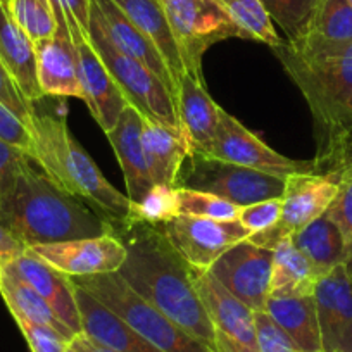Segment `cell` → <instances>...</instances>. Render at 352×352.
<instances>
[{
	"label": "cell",
	"instance_id": "1",
	"mask_svg": "<svg viewBox=\"0 0 352 352\" xmlns=\"http://www.w3.org/2000/svg\"><path fill=\"white\" fill-rule=\"evenodd\" d=\"M128 250L120 275L142 299L187 333L218 352L208 309L195 287V273L182 259L161 226L130 225L116 230Z\"/></svg>",
	"mask_w": 352,
	"mask_h": 352
},
{
	"label": "cell",
	"instance_id": "2",
	"mask_svg": "<svg viewBox=\"0 0 352 352\" xmlns=\"http://www.w3.org/2000/svg\"><path fill=\"white\" fill-rule=\"evenodd\" d=\"M0 225L26 249L114 233L106 218L67 194L32 161L26 162L14 188L0 202Z\"/></svg>",
	"mask_w": 352,
	"mask_h": 352
},
{
	"label": "cell",
	"instance_id": "3",
	"mask_svg": "<svg viewBox=\"0 0 352 352\" xmlns=\"http://www.w3.org/2000/svg\"><path fill=\"white\" fill-rule=\"evenodd\" d=\"M30 130L33 133L30 161L38 164L67 194L96 206L114 232L124 228L130 218V199L106 180L99 166L71 135L66 121L52 114H35Z\"/></svg>",
	"mask_w": 352,
	"mask_h": 352
},
{
	"label": "cell",
	"instance_id": "4",
	"mask_svg": "<svg viewBox=\"0 0 352 352\" xmlns=\"http://www.w3.org/2000/svg\"><path fill=\"white\" fill-rule=\"evenodd\" d=\"M275 50L309 106L316 130V159L349 137L342 128L352 97V42L314 54H297L283 43Z\"/></svg>",
	"mask_w": 352,
	"mask_h": 352
},
{
	"label": "cell",
	"instance_id": "5",
	"mask_svg": "<svg viewBox=\"0 0 352 352\" xmlns=\"http://www.w3.org/2000/svg\"><path fill=\"white\" fill-rule=\"evenodd\" d=\"M74 285L92 294L97 300L109 307L121 320L147 338L162 352H214L195 337L180 328L152 304L142 299L120 273L94 276H74Z\"/></svg>",
	"mask_w": 352,
	"mask_h": 352
},
{
	"label": "cell",
	"instance_id": "6",
	"mask_svg": "<svg viewBox=\"0 0 352 352\" xmlns=\"http://www.w3.org/2000/svg\"><path fill=\"white\" fill-rule=\"evenodd\" d=\"M88 38L131 107H135L147 120L157 121L166 126H180L178 109L171 90L148 67L124 56L114 47L100 23L92 0H90Z\"/></svg>",
	"mask_w": 352,
	"mask_h": 352
},
{
	"label": "cell",
	"instance_id": "7",
	"mask_svg": "<svg viewBox=\"0 0 352 352\" xmlns=\"http://www.w3.org/2000/svg\"><path fill=\"white\" fill-rule=\"evenodd\" d=\"M159 4L168 18L185 74L204 83V54L223 40L242 38L239 26L218 0H159Z\"/></svg>",
	"mask_w": 352,
	"mask_h": 352
},
{
	"label": "cell",
	"instance_id": "8",
	"mask_svg": "<svg viewBox=\"0 0 352 352\" xmlns=\"http://www.w3.org/2000/svg\"><path fill=\"white\" fill-rule=\"evenodd\" d=\"M176 187L209 192L242 208L266 199L282 197L285 178L208 155L190 154L182 166Z\"/></svg>",
	"mask_w": 352,
	"mask_h": 352
},
{
	"label": "cell",
	"instance_id": "9",
	"mask_svg": "<svg viewBox=\"0 0 352 352\" xmlns=\"http://www.w3.org/2000/svg\"><path fill=\"white\" fill-rule=\"evenodd\" d=\"M337 184L327 173L311 171L287 176L280 223L268 232L250 235L249 240L256 245L273 249L278 239L300 232L323 216L337 197Z\"/></svg>",
	"mask_w": 352,
	"mask_h": 352
},
{
	"label": "cell",
	"instance_id": "10",
	"mask_svg": "<svg viewBox=\"0 0 352 352\" xmlns=\"http://www.w3.org/2000/svg\"><path fill=\"white\" fill-rule=\"evenodd\" d=\"M208 157L268 173V175L282 176V178L296 175V173L316 171L314 159L313 161H296V159L278 154L270 145L264 144L257 135L247 130L235 116L226 113L223 107L219 111L218 130H216Z\"/></svg>",
	"mask_w": 352,
	"mask_h": 352
},
{
	"label": "cell",
	"instance_id": "11",
	"mask_svg": "<svg viewBox=\"0 0 352 352\" xmlns=\"http://www.w3.org/2000/svg\"><path fill=\"white\" fill-rule=\"evenodd\" d=\"M182 259L195 273H208L212 264L235 243L249 239V232L235 221L178 214L161 226Z\"/></svg>",
	"mask_w": 352,
	"mask_h": 352
},
{
	"label": "cell",
	"instance_id": "12",
	"mask_svg": "<svg viewBox=\"0 0 352 352\" xmlns=\"http://www.w3.org/2000/svg\"><path fill=\"white\" fill-rule=\"evenodd\" d=\"M272 266L273 250L245 239L226 250L208 273L256 313L264 311L270 297Z\"/></svg>",
	"mask_w": 352,
	"mask_h": 352
},
{
	"label": "cell",
	"instance_id": "13",
	"mask_svg": "<svg viewBox=\"0 0 352 352\" xmlns=\"http://www.w3.org/2000/svg\"><path fill=\"white\" fill-rule=\"evenodd\" d=\"M66 16V23L69 26L71 36H73L74 50H76L78 81H80L81 92H83V100L87 102L94 120L107 133L116 126L121 113L130 104L126 102L120 87L107 71L104 60L94 49L92 42L88 38V33L78 25L73 16Z\"/></svg>",
	"mask_w": 352,
	"mask_h": 352
},
{
	"label": "cell",
	"instance_id": "14",
	"mask_svg": "<svg viewBox=\"0 0 352 352\" xmlns=\"http://www.w3.org/2000/svg\"><path fill=\"white\" fill-rule=\"evenodd\" d=\"M28 250L69 278L116 273L128 256L126 247L116 233L43 243L28 247Z\"/></svg>",
	"mask_w": 352,
	"mask_h": 352
},
{
	"label": "cell",
	"instance_id": "15",
	"mask_svg": "<svg viewBox=\"0 0 352 352\" xmlns=\"http://www.w3.org/2000/svg\"><path fill=\"white\" fill-rule=\"evenodd\" d=\"M195 287L214 327L218 352H259L254 311L209 273H195Z\"/></svg>",
	"mask_w": 352,
	"mask_h": 352
},
{
	"label": "cell",
	"instance_id": "16",
	"mask_svg": "<svg viewBox=\"0 0 352 352\" xmlns=\"http://www.w3.org/2000/svg\"><path fill=\"white\" fill-rule=\"evenodd\" d=\"M321 352H352V272L345 263L321 276L314 289Z\"/></svg>",
	"mask_w": 352,
	"mask_h": 352
},
{
	"label": "cell",
	"instance_id": "17",
	"mask_svg": "<svg viewBox=\"0 0 352 352\" xmlns=\"http://www.w3.org/2000/svg\"><path fill=\"white\" fill-rule=\"evenodd\" d=\"M57 32L35 43L36 76L43 96L76 97L83 100L76 71V50L64 11L56 12Z\"/></svg>",
	"mask_w": 352,
	"mask_h": 352
},
{
	"label": "cell",
	"instance_id": "18",
	"mask_svg": "<svg viewBox=\"0 0 352 352\" xmlns=\"http://www.w3.org/2000/svg\"><path fill=\"white\" fill-rule=\"evenodd\" d=\"M4 266H9L23 282L28 283L74 335L81 333L80 311L69 276L57 272L28 249Z\"/></svg>",
	"mask_w": 352,
	"mask_h": 352
},
{
	"label": "cell",
	"instance_id": "19",
	"mask_svg": "<svg viewBox=\"0 0 352 352\" xmlns=\"http://www.w3.org/2000/svg\"><path fill=\"white\" fill-rule=\"evenodd\" d=\"M74 296L80 311L81 333L118 352H162L92 294L74 285Z\"/></svg>",
	"mask_w": 352,
	"mask_h": 352
},
{
	"label": "cell",
	"instance_id": "20",
	"mask_svg": "<svg viewBox=\"0 0 352 352\" xmlns=\"http://www.w3.org/2000/svg\"><path fill=\"white\" fill-rule=\"evenodd\" d=\"M180 128L187 137L192 154L208 155L214 140L221 107L211 99L206 85L184 74L175 96Z\"/></svg>",
	"mask_w": 352,
	"mask_h": 352
},
{
	"label": "cell",
	"instance_id": "21",
	"mask_svg": "<svg viewBox=\"0 0 352 352\" xmlns=\"http://www.w3.org/2000/svg\"><path fill=\"white\" fill-rule=\"evenodd\" d=\"M92 4L114 47L124 56L131 57V59L138 60L145 67H148L171 90L173 96H176V85L159 50L130 21V18L121 11L120 6L114 0H92Z\"/></svg>",
	"mask_w": 352,
	"mask_h": 352
},
{
	"label": "cell",
	"instance_id": "22",
	"mask_svg": "<svg viewBox=\"0 0 352 352\" xmlns=\"http://www.w3.org/2000/svg\"><path fill=\"white\" fill-rule=\"evenodd\" d=\"M142 123H144V116L135 107L126 106L116 126L106 133L107 140L113 145L118 162L123 169L128 190L126 197L130 199L131 204L140 202L154 185L148 176L147 162H145Z\"/></svg>",
	"mask_w": 352,
	"mask_h": 352
},
{
	"label": "cell",
	"instance_id": "23",
	"mask_svg": "<svg viewBox=\"0 0 352 352\" xmlns=\"http://www.w3.org/2000/svg\"><path fill=\"white\" fill-rule=\"evenodd\" d=\"M142 144L152 184L176 187L182 166L192 154L184 130L144 118Z\"/></svg>",
	"mask_w": 352,
	"mask_h": 352
},
{
	"label": "cell",
	"instance_id": "24",
	"mask_svg": "<svg viewBox=\"0 0 352 352\" xmlns=\"http://www.w3.org/2000/svg\"><path fill=\"white\" fill-rule=\"evenodd\" d=\"M352 42V8L347 0H318L302 33L285 42L297 54H314Z\"/></svg>",
	"mask_w": 352,
	"mask_h": 352
},
{
	"label": "cell",
	"instance_id": "25",
	"mask_svg": "<svg viewBox=\"0 0 352 352\" xmlns=\"http://www.w3.org/2000/svg\"><path fill=\"white\" fill-rule=\"evenodd\" d=\"M0 59L4 60L16 85L30 102L42 99L43 94L36 76L35 42L16 25L4 0H0Z\"/></svg>",
	"mask_w": 352,
	"mask_h": 352
},
{
	"label": "cell",
	"instance_id": "26",
	"mask_svg": "<svg viewBox=\"0 0 352 352\" xmlns=\"http://www.w3.org/2000/svg\"><path fill=\"white\" fill-rule=\"evenodd\" d=\"M264 313L289 335L300 352H321V335L314 294L313 296L272 294L266 300Z\"/></svg>",
	"mask_w": 352,
	"mask_h": 352
},
{
	"label": "cell",
	"instance_id": "27",
	"mask_svg": "<svg viewBox=\"0 0 352 352\" xmlns=\"http://www.w3.org/2000/svg\"><path fill=\"white\" fill-rule=\"evenodd\" d=\"M316 171L327 173L337 184V197L327 214L337 223L345 240V264L352 272V135L338 142L327 155L314 159Z\"/></svg>",
	"mask_w": 352,
	"mask_h": 352
},
{
	"label": "cell",
	"instance_id": "28",
	"mask_svg": "<svg viewBox=\"0 0 352 352\" xmlns=\"http://www.w3.org/2000/svg\"><path fill=\"white\" fill-rule=\"evenodd\" d=\"M114 2L130 18V21L154 43L178 90V83L185 74V67L159 0H114Z\"/></svg>",
	"mask_w": 352,
	"mask_h": 352
},
{
	"label": "cell",
	"instance_id": "29",
	"mask_svg": "<svg viewBox=\"0 0 352 352\" xmlns=\"http://www.w3.org/2000/svg\"><path fill=\"white\" fill-rule=\"evenodd\" d=\"M273 266L270 296H313L321 278L306 256L294 245L290 235L273 245Z\"/></svg>",
	"mask_w": 352,
	"mask_h": 352
},
{
	"label": "cell",
	"instance_id": "30",
	"mask_svg": "<svg viewBox=\"0 0 352 352\" xmlns=\"http://www.w3.org/2000/svg\"><path fill=\"white\" fill-rule=\"evenodd\" d=\"M294 245L309 259L320 276L347 261L345 240L337 223L324 212L318 219L290 235Z\"/></svg>",
	"mask_w": 352,
	"mask_h": 352
},
{
	"label": "cell",
	"instance_id": "31",
	"mask_svg": "<svg viewBox=\"0 0 352 352\" xmlns=\"http://www.w3.org/2000/svg\"><path fill=\"white\" fill-rule=\"evenodd\" d=\"M0 294L4 297L12 318L33 321V323L45 324L54 328L64 337L73 340L76 335L57 318L52 307L32 289L26 282H23L9 266L0 268Z\"/></svg>",
	"mask_w": 352,
	"mask_h": 352
},
{
	"label": "cell",
	"instance_id": "32",
	"mask_svg": "<svg viewBox=\"0 0 352 352\" xmlns=\"http://www.w3.org/2000/svg\"><path fill=\"white\" fill-rule=\"evenodd\" d=\"M226 14L239 26L242 38L256 40V42L278 49L285 43L276 33L273 19L264 9L261 0H218Z\"/></svg>",
	"mask_w": 352,
	"mask_h": 352
},
{
	"label": "cell",
	"instance_id": "33",
	"mask_svg": "<svg viewBox=\"0 0 352 352\" xmlns=\"http://www.w3.org/2000/svg\"><path fill=\"white\" fill-rule=\"evenodd\" d=\"M180 214V202L176 187L169 185H152L151 190L144 195L140 202H135L130 208L128 225H151L162 226ZM124 226V228H126Z\"/></svg>",
	"mask_w": 352,
	"mask_h": 352
},
{
	"label": "cell",
	"instance_id": "34",
	"mask_svg": "<svg viewBox=\"0 0 352 352\" xmlns=\"http://www.w3.org/2000/svg\"><path fill=\"white\" fill-rule=\"evenodd\" d=\"M16 25L33 40L42 42L57 32V18L50 0H4Z\"/></svg>",
	"mask_w": 352,
	"mask_h": 352
},
{
	"label": "cell",
	"instance_id": "35",
	"mask_svg": "<svg viewBox=\"0 0 352 352\" xmlns=\"http://www.w3.org/2000/svg\"><path fill=\"white\" fill-rule=\"evenodd\" d=\"M176 192H178V202H180V214L218 219V221L239 219L240 206L226 199L209 194V192L192 190V188L176 187Z\"/></svg>",
	"mask_w": 352,
	"mask_h": 352
},
{
	"label": "cell",
	"instance_id": "36",
	"mask_svg": "<svg viewBox=\"0 0 352 352\" xmlns=\"http://www.w3.org/2000/svg\"><path fill=\"white\" fill-rule=\"evenodd\" d=\"M270 18L283 30L287 42L302 33L318 0H261Z\"/></svg>",
	"mask_w": 352,
	"mask_h": 352
},
{
	"label": "cell",
	"instance_id": "37",
	"mask_svg": "<svg viewBox=\"0 0 352 352\" xmlns=\"http://www.w3.org/2000/svg\"><path fill=\"white\" fill-rule=\"evenodd\" d=\"M280 218H282V197L242 206L239 212V223L249 232V236L275 228L280 223Z\"/></svg>",
	"mask_w": 352,
	"mask_h": 352
},
{
	"label": "cell",
	"instance_id": "38",
	"mask_svg": "<svg viewBox=\"0 0 352 352\" xmlns=\"http://www.w3.org/2000/svg\"><path fill=\"white\" fill-rule=\"evenodd\" d=\"M21 330L23 337L28 342L32 352H67L69 351V338L64 337L54 328L45 327V324L33 323V321L23 320V318H14Z\"/></svg>",
	"mask_w": 352,
	"mask_h": 352
},
{
	"label": "cell",
	"instance_id": "39",
	"mask_svg": "<svg viewBox=\"0 0 352 352\" xmlns=\"http://www.w3.org/2000/svg\"><path fill=\"white\" fill-rule=\"evenodd\" d=\"M0 104L8 107L9 111H12L28 126H32V121L36 114L35 107L23 96V92L19 90L14 78L11 76L2 59H0Z\"/></svg>",
	"mask_w": 352,
	"mask_h": 352
},
{
	"label": "cell",
	"instance_id": "40",
	"mask_svg": "<svg viewBox=\"0 0 352 352\" xmlns=\"http://www.w3.org/2000/svg\"><path fill=\"white\" fill-rule=\"evenodd\" d=\"M256 331H257V345L259 352H300L296 347L289 335L264 313V311H256Z\"/></svg>",
	"mask_w": 352,
	"mask_h": 352
},
{
	"label": "cell",
	"instance_id": "41",
	"mask_svg": "<svg viewBox=\"0 0 352 352\" xmlns=\"http://www.w3.org/2000/svg\"><path fill=\"white\" fill-rule=\"evenodd\" d=\"M0 140L18 148L28 159L33 154V133L28 124L0 104Z\"/></svg>",
	"mask_w": 352,
	"mask_h": 352
},
{
	"label": "cell",
	"instance_id": "42",
	"mask_svg": "<svg viewBox=\"0 0 352 352\" xmlns=\"http://www.w3.org/2000/svg\"><path fill=\"white\" fill-rule=\"evenodd\" d=\"M30 159L18 148L0 140V202L14 188L23 168Z\"/></svg>",
	"mask_w": 352,
	"mask_h": 352
},
{
	"label": "cell",
	"instance_id": "43",
	"mask_svg": "<svg viewBox=\"0 0 352 352\" xmlns=\"http://www.w3.org/2000/svg\"><path fill=\"white\" fill-rule=\"evenodd\" d=\"M26 250V247L16 239L14 235L8 232L4 226L0 225V266L12 263L16 257L21 256Z\"/></svg>",
	"mask_w": 352,
	"mask_h": 352
},
{
	"label": "cell",
	"instance_id": "44",
	"mask_svg": "<svg viewBox=\"0 0 352 352\" xmlns=\"http://www.w3.org/2000/svg\"><path fill=\"white\" fill-rule=\"evenodd\" d=\"M64 14H71L78 21V25L88 33V21H90V0H63Z\"/></svg>",
	"mask_w": 352,
	"mask_h": 352
},
{
	"label": "cell",
	"instance_id": "45",
	"mask_svg": "<svg viewBox=\"0 0 352 352\" xmlns=\"http://www.w3.org/2000/svg\"><path fill=\"white\" fill-rule=\"evenodd\" d=\"M71 347L78 352H118L114 351V349H109L106 347V345L99 344V342L94 340V338L87 337L85 333H78L76 337L71 340Z\"/></svg>",
	"mask_w": 352,
	"mask_h": 352
},
{
	"label": "cell",
	"instance_id": "46",
	"mask_svg": "<svg viewBox=\"0 0 352 352\" xmlns=\"http://www.w3.org/2000/svg\"><path fill=\"white\" fill-rule=\"evenodd\" d=\"M342 128L347 135H352V97L347 104V109H345L344 121H342Z\"/></svg>",
	"mask_w": 352,
	"mask_h": 352
},
{
	"label": "cell",
	"instance_id": "47",
	"mask_svg": "<svg viewBox=\"0 0 352 352\" xmlns=\"http://www.w3.org/2000/svg\"><path fill=\"white\" fill-rule=\"evenodd\" d=\"M67 352H78V351H74V349L71 347V344H69V351H67Z\"/></svg>",
	"mask_w": 352,
	"mask_h": 352
},
{
	"label": "cell",
	"instance_id": "48",
	"mask_svg": "<svg viewBox=\"0 0 352 352\" xmlns=\"http://www.w3.org/2000/svg\"><path fill=\"white\" fill-rule=\"evenodd\" d=\"M347 2H349V6H351V8H352V0H347Z\"/></svg>",
	"mask_w": 352,
	"mask_h": 352
},
{
	"label": "cell",
	"instance_id": "49",
	"mask_svg": "<svg viewBox=\"0 0 352 352\" xmlns=\"http://www.w3.org/2000/svg\"><path fill=\"white\" fill-rule=\"evenodd\" d=\"M0 268H2V266H0Z\"/></svg>",
	"mask_w": 352,
	"mask_h": 352
}]
</instances>
